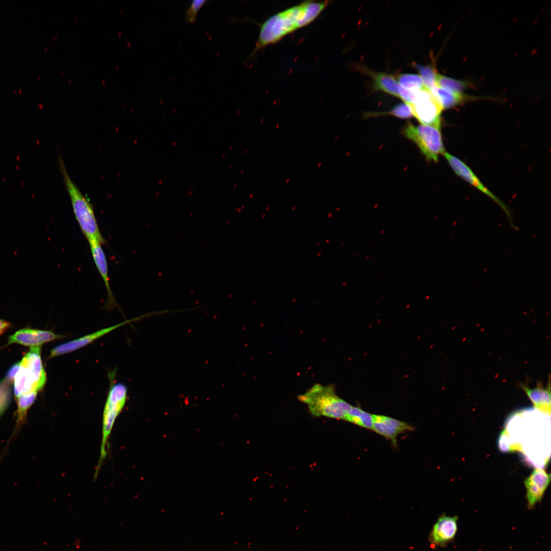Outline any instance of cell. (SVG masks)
Instances as JSON below:
<instances>
[{
    "mask_svg": "<svg viewBox=\"0 0 551 551\" xmlns=\"http://www.w3.org/2000/svg\"><path fill=\"white\" fill-rule=\"evenodd\" d=\"M132 320H126L121 323L101 329L90 334L59 345L51 350L49 358L71 353L84 347L104 335Z\"/></svg>",
    "mask_w": 551,
    "mask_h": 551,
    "instance_id": "obj_13",
    "label": "cell"
},
{
    "mask_svg": "<svg viewBox=\"0 0 551 551\" xmlns=\"http://www.w3.org/2000/svg\"><path fill=\"white\" fill-rule=\"evenodd\" d=\"M375 433L383 436L396 444V438L400 434L411 431V425L408 423L381 415H373L372 429Z\"/></svg>",
    "mask_w": 551,
    "mask_h": 551,
    "instance_id": "obj_11",
    "label": "cell"
},
{
    "mask_svg": "<svg viewBox=\"0 0 551 551\" xmlns=\"http://www.w3.org/2000/svg\"><path fill=\"white\" fill-rule=\"evenodd\" d=\"M429 89L436 97L443 110L457 106L468 98L462 93L454 92L438 86Z\"/></svg>",
    "mask_w": 551,
    "mask_h": 551,
    "instance_id": "obj_16",
    "label": "cell"
},
{
    "mask_svg": "<svg viewBox=\"0 0 551 551\" xmlns=\"http://www.w3.org/2000/svg\"><path fill=\"white\" fill-rule=\"evenodd\" d=\"M89 244L95 266L103 280L107 293V306L111 307L116 304L114 297L111 291L108 276V268L107 258L102 245L99 241H90Z\"/></svg>",
    "mask_w": 551,
    "mask_h": 551,
    "instance_id": "obj_14",
    "label": "cell"
},
{
    "mask_svg": "<svg viewBox=\"0 0 551 551\" xmlns=\"http://www.w3.org/2000/svg\"><path fill=\"white\" fill-rule=\"evenodd\" d=\"M408 105L412 115L422 124L440 128L443 109L429 89L426 88L417 91L415 101Z\"/></svg>",
    "mask_w": 551,
    "mask_h": 551,
    "instance_id": "obj_6",
    "label": "cell"
},
{
    "mask_svg": "<svg viewBox=\"0 0 551 551\" xmlns=\"http://www.w3.org/2000/svg\"><path fill=\"white\" fill-rule=\"evenodd\" d=\"M207 2V0L193 1L184 13L186 22L189 23L195 22L198 11Z\"/></svg>",
    "mask_w": 551,
    "mask_h": 551,
    "instance_id": "obj_24",
    "label": "cell"
},
{
    "mask_svg": "<svg viewBox=\"0 0 551 551\" xmlns=\"http://www.w3.org/2000/svg\"><path fill=\"white\" fill-rule=\"evenodd\" d=\"M373 80V88L392 95L399 97V84L391 75L384 72L369 73Z\"/></svg>",
    "mask_w": 551,
    "mask_h": 551,
    "instance_id": "obj_17",
    "label": "cell"
},
{
    "mask_svg": "<svg viewBox=\"0 0 551 551\" xmlns=\"http://www.w3.org/2000/svg\"><path fill=\"white\" fill-rule=\"evenodd\" d=\"M384 114H390L403 119L409 118L413 116L409 105L406 103L398 104L392 108L389 112L384 113Z\"/></svg>",
    "mask_w": 551,
    "mask_h": 551,
    "instance_id": "obj_25",
    "label": "cell"
},
{
    "mask_svg": "<svg viewBox=\"0 0 551 551\" xmlns=\"http://www.w3.org/2000/svg\"><path fill=\"white\" fill-rule=\"evenodd\" d=\"M520 387L525 393L534 406V408L547 415L550 414V387L544 388L541 383L536 387L530 388L527 385L520 384Z\"/></svg>",
    "mask_w": 551,
    "mask_h": 551,
    "instance_id": "obj_15",
    "label": "cell"
},
{
    "mask_svg": "<svg viewBox=\"0 0 551 551\" xmlns=\"http://www.w3.org/2000/svg\"><path fill=\"white\" fill-rule=\"evenodd\" d=\"M127 394V387L121 383L113 385L109 390L103 415L102 439L97 472L107 456L108 441L115 421L125 405Z\"/></svg>",
    "mask_w": 551,
    "mask_h": 551,
    "instance_id": "obj_5",
    "label": "cell"
},
{
    "mask_svg": "<svg viewBox=\"0 0 551 551\" xmlns=\"http://www.w3.org/2000/svg\"><path fill=\"white\" fill-rule=\"evenodd\" d=\"M454 172L460 178L474 186L484 194L491 198L497 203L505 212L510 222H512V216L506 205L496 195L492 193L474 174L470 168L463 161L451 154L444 152L443 155Z\"/></svg>",
    "mask_w": 551,
    "mask_h": 551,
    "instance_id": "obj_7",
    "label": "cell"
},
{
    "mask_svg": "<svg viewBox=\"0 0 551 551\" xmlns=\"http://www.w3.org/2000/svg\"><path fill=\"white\" fill-rule=\"evenodd\" d=\"M20 368V362L14 364L8 371L6 380L10 383H12L14 381V379L16 373L19 370Z\"/></svg>",
    "mask_w": 551,
    "mask_h": 551,
    "instance_id": "obj_27",
    "label": "cell"
},
{
    "mask_svg": "<svg viewBox=\"0 0 551 551\" xmlns=\"http://www.w3.org/2000/svg\"><path fill=\"white\" fill-rule=\"evenodd\" d=\"M11 324L5 320L0 319V335L3 334L7 329L11 327Z\"/></svg>",
    "mask_w": 551,
    "mask_h": 551,
    "instance_id": "obj_28",
    "label": "cell"
},
{
    "mask_svg": "<svg viewBox=\"0 0 551 551\" xmlns=\"http://www.w3.org/2000/svg\"><path fill=\"white\" fill-rule=\"evenodd\" d=\"M414 66L419 71L425 87L430 89L437 86V79L439 74L435 68L430 65H422L415 64Z\"/></svg>",
    "mask_w": 551,
    "mask_h": 551,
    "instance_id": "obj_21",
    "label": "cell"
},
{
    "mask_svg": "<svg viewBox=\"0 0 551 551\" xmlns=\"http://www.w3.org/2000/svg\"><path fill=\"white\" fill-rule=\"evenodd\" d=\"M397 79L398 83L401 87L413 92H417L427 88L420 76L417 74H399Z\"/></svg>",
    "mask_w": 551,
    "mask_h": 551,
    "instance_id": "obj_20",
    "label": "cell"
},
{
    "mask_svg": "<svg viewBox=\"0 0 551 551\" xmlns=\"http://www.w3.org/2000/svg\"><path fill=\"white\" fill-rule=\"evenodd\" d=\"M331 2L305 1L269 17L260 24L257 42L248 59L259 50L278 43L286 36L312 22Z\"/></svg>",
    "mask_w": 551,
    "mask_h": 551,
    "instance_id": "obj_1",
    "label": "cell"
},
{
    "mask_svg": "<svg viewBox=\"0 0 551 551\" xmlns=\"http://www.w3.org/2000/svg\"><path fill=\"white\" fill-rule=\"evenodd\" d=\"M399 97L407 104L413 103L416 98L417 92H413L406 89L399 85Z\"/></svg>",
    "mask_w": 551,
    "mask_h": 551,
    "instance_id": "obj_26",
    "label": "cell"
},
{
    "mask_svg": "<svg viewBox=\"0 0 551 551\" xmlns=\"http://www.w3.org/2000/svg\"><path fill=\"white\" fill-rule=\"evenodd\" d=\"M63 337L64 336L56 334L51 331L27 328L20 330L10 336L8 344L17 343L30 347L41 346L45 342Z\"/></svg>",
    "mask_w": 551,
    "mask_h": 551,
    "instance_id": "obj_12",
    "label": "cell"
},
{
    "mask_svg": "<svg viewBox=\"0 0 551 551\" xmlns=\"http://www.w3.org/2000/svg\"><path fill=\"white\" fill-rule=\"evenodd\" d=\"M436 85L438 87L454 92L462 93V91L467 87L468 84L464 81L456 80L439 74L437 79Z\"/></svg>",
    "mask_w": 551,
    "mask_h": 551,
    "instance_id": "obj_22",
    "label": "cell"
},
{
    "mask_svg": "<svg viewBox=\"0 0 551 551\" xmlns=\"http://www.w3.org/2000/svg\"><path fill=\"white\" fill-rule=\"evenodd\" d=\"M58 165L74 216L82 232L88 242L96 241L103 244H106V240L101 234L92 204L69 176L64 162L60 156L58 158Z\"/></svg>",
    "mask_w": 551,
    "mask_h": 551,
    "instance_id": "obj_2",
    "label": "cell"
},
{
    "mask_svg": "<svg viewBox=\"0 0 551 551\" xmlns=\"http://www.w3.org/2000/svg\"><path fill=\"white\" fill-rule=\"evenodd\" d=\"M550 481V475L543 469L535 468L524 481L528 507L530 509L540 502Z\"/></svg>",
    "mask_w": 551,
    "mask_h": 551,
    "instance_id": "obj_10",
    "label": "cell"
},
{
    "mask_svg": "<svg viewBox=\"0 0 551 551\" xmlns=\"http://www.w3.org/2000/svg\"><path fill=\"white\" fill-rule=\"evenodd\" d=\"M404 134L416 143L429 161L437 162L439 155L445 152L439 127L409 123L405 127Z\"/></svg>",
    "mask_w": 551,
    "mask_h": 551,
    "instance_id": "obj_4",
    "label": "cell"
},
{
    "mask_svg": "<svg viewBox=\"0 0 551 551\" xmlns=\"http://www.w3.org/2000/svg\"><path fill=\"white\" fill-rule=\"evenodd\" d=\"M41 346H32L30 351L20 362L35 392H38L44 386L46 376L41 357Z\"/></svg>",
    "mask_w": 551,
    "mask_h": 551,
    "instance_id": "obj_8",
    "label": "cell"
},
{
    "mask_svg": "<svg viewBox=\"0 0 551 551\" xmlns=\"http://www.w3.org/2000/svg\"><path fill=\"white\" fill-rule=\"evenodd\" d=\"M10 384L6 379L0 382V417L7 408L11 400Z\"/></svg>",
    "mask_w": 551,
    "mask_h": 551,
    "instance_id": "obj_23",
    "label": "cell"
},
{
    "mask_svg": "<svg viewBox=\"0 0 551 551\" xmlns=\"http://www.w3.org/2000/svg\"><path fill=\"white\" fill-rule=\"evenodd\" d=\"M458 517L442 514L433 524L429 534L430 543L436 547H445L455 538Z\"/></svg>",
    "mask_w": 551,
    "mask_h": 551,
    "instance_id": "obj_9",
    "label": "cell"
},
{
    "mask_svg": "<svg viewBox=\"0 0 551 551\" xmlns=\"http://www.w3.org/2000/svg\"><path fill=\"white\" fill-rule=\"evenodd\" d=\"M298 399L308 406L314 416H324L345 420L348 411L352 406L339 397L332 386L316 384L304 394L299 395Z\"/></svg>",
    "mask_w": 551,
    "mask_h": 551,
    "instance_id": "obj_3",
    "label": "cell"
},
{
    "mask_svg": "<svg viewBox=\"0 0 551 551\" xmlns=\"http://www.w3.org/2000/svg\"><path fill=\"white\" fill-rule=\"evenodd\" d=\"M345 420L365 429H372L373 414L358 407H352L348 412Z\"/></svg>",
    "mask_w": 551,
    "mask_h": 551,
    "instance_id": "obj_19",
    "label": "cell"
},
{
    "mask_svg": "<svg viewBox=\"0 0 551 551\" xmlns=\"http://www.w3.org/2000/svg\"><path fill=\"white\" fill-rule=\"evenodd\" d=\"M37 392H33L20 395L15 398L17 403L16 419L13 435L16 434L23 424L29 409L34 403Z\"/></svg>",
    "mask_w": 551,
    "mask_h": 551,
    "instance_id": "obj_18",
    "label": "cell"
}]
</instances>
